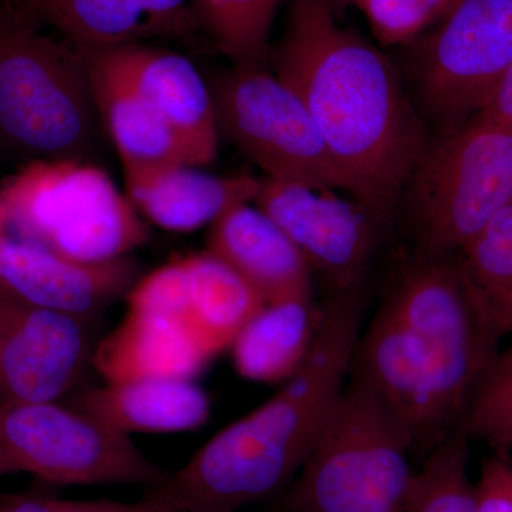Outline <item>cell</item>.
Listing matches in <instances>:
<instances>
[{
  "label": "cell",
  "mask_w": 512,
  "mask_h": 512,
  "mask_svg": "<svg viewBox=\"0 0 512 512\" xmlns=\"http://www.w3.org/2000/svg\"><path fill=\"white\" fill-rule=\"evenodd\" d=\"M505 336L457 255L416 256L360 333L349 377L429 453L463 423Z\"/></svg>",
  "instance_id": "cell-1"
},
{
  "label": "cell",
  "mask_w": 512,
  "mask_h": 512,
  "mask_svg": "<svg viewBox=\"0 0 512 512\" xmlns=\"http://www.w3.org/2000/svg\"><path fill=\"white\" fill-rule=\"evenodd\" d=\"M272 63L305 104L353 198L383 218L430 140L396 67L342 28L328 0L293 2Z\"/></svg>",
  "instance_id": "cell-2"
},
{
  "label": "cell",
  "mask_w": 512,
  "mask_h": 512,
  "mask_svg": "<svg viewBox=\"0 0 512 512\" xmlns=\"http://www.w3.org/2000/svg\"><path fill=\"white\" fill-rule=\"evenodd\" d=\"M363 322L362 286L333 292L295 375L218 431L151 493L180 512H239L291 487L345 390Z\"/></svg>",
  "instance_id": "cell-3"
},
{
  "label": "cell",
  "mask_w": 512,
  "mask_h": 512,
  "mask_svg": "<svg viewBox=\"0 0 512 512\" xmlns=\"http://www.w3.org/2000/svg\"><path fill=\"white\" fill-rule=\"evenodd\" d=\"M106 134L82 52L0 5V153L22 161H90Z\"/></svg>",
  "instance_id": "cell-4"
},
{
  "label": "cell",
  "mask_w": 512,
  "mask_h": 512,
  "mask_svg": "<svg viewBox=\"0 0 512 512\" xmlns=\"http://www.w3.org/2000/svg\"><path fill=\"white\" fill-rule=\"evenodd\" d=\"M409 429L366 386L350 379L301 473L288 512H406L414 470Z\"/></svg>",
  "instance_id": "cell-5"
},
{
  "label": "cell",
  "mask_w": 512,
  "mask_h": 512,
  "mask_svg": "<svg viewBox=\"0 0 512 512\" xmlns=\"http://www.w3.org/2000/svg\"><path fill=\"white\" fill-rule=\"evenodd\" d=\"M406 188L417 258L458 254L512 202V130L480 116L443 128Z\"/></svg>",
  "instance_id": "cell-6"
},
{
  "label": "cell",
  "mask_w": 512,
  "mask_h": 512,
  "mask_svg": "<svg viewBox=\"0 0 512 512\" xmlns=\"http://www.w3.org/2000/svg\"><path fill=\"white\" fill-rule=\"evenodd\" d=\"M0 197L20 238L79 261L124 258L150 238L127 194L92 161L23 165Z\"/></svg>",
  "instance_id": "cell-7"
},
{
  "label": "cell",
  "mask_w": 512,
  "mask_h": 512,
  "mask_svg": "<svg viewBox=\"0 0 512 512\" xmlns=\"http://www.w3.org/2000/svg\"><path fill=\"white\" fill-rule=\"evenodd\" d=\"M218 128L266 178L313 190L352 184L302 100L262 66H234L210 82Z\"/></svg>",
  "instance_id": "cell-8"
},
{
  "label": "cell",
  "mask_w": 512,
  "mask_h": 512,
  "mask_svg": "<svg viewBox=\"0 0 512 512\" xmlns=\"http://www.w3.org/2000/svg\"><path fill=\"white\" fill-rule=\"evenodd\" d=\"M0 448L13 473L52 484L154 488L170 474L128 434L57 402L0 403Z\"/></svg>",
  "instance_id": "cell-9"
},
{
  "label": "cell",
  "mask_w": 512,
  "mask_h": 512,
  "mask_svg": "<svg viewBox=\"0 0 512 512\" xmlns=\"http://www.w3.org/2000/svg\"><path fill=\"white\" fill-rule=\"evenodd\" d=\"M414 74L441 130L477 116L512 64V0H461L416 40Z\"/></svg>",
  "instance_id": "cell-10"
},
{
  "label": "cell",
  "mask_w": 512,
  "mask_h": 512,
  "mask_svg": "<svg viewBox=\"0 0 512 512\" xmlns=\"http://www.w3.org/2000/svg\"><path fill=\"white\" fill-rule=\"evenodd\" d=\"M254 204L288 235L333 292L362 286L382 217L332 190L262 178Z\"/></svg>",
  "instance_id": "cell-11"
},
{
  "label": "cell",
  "mask_w": 512,
  "mask_h": 512,
  "mask_svg": "<svg viewBox=\"0 0 512 512\" xmlns=\"http://www.w3.org/2000/svg\"><path fill=\"white\" fill-rule=\"evenodd\" d=\"M89 320L0 289V403L57 402L69 393L93 360Z\"/></svg>",
  "instance_id": "cell-12"
},
{
  "label": "cell",
  "mask_w": 512,
  "mask_h": 512,
  "mask_svg": "<svg viewBox=\"0 0 512 512\" xmlns=\"http://www.w3.org/2000/svg\"><path fill=\"white\" fill-rule=\"evenodd\" d=\"M83 55L143 97L183 141L192 164L207 167L217 158L221 134L211 86L190 59L146 43Z\"/></svg>",
  "instance_id": "cell-13"
},
{
  "label": "cell",
  "mask_w": 512,
  "mask_h": 512,
  "mask_svg": "<svg viewBox=\"0 0 512 512\" xmlns=\"http://www.w3.org/2000/svg\"><path fill=\"white\" fill-rule=\"evenodd\" d=\"M264 305L241 275L208 251L161 266L144 292L147 311L183 323L211 359L231 348Z\"/></svg>",
  "instance_id": "cell-14"
},
{
  "label": "cell",
  "mask_w": 512,
  "mask_h": 512,
  "mask_svg": "<svg viewBox=\"0 0 512 512\" xmlns=\"http://www.w3.org/2000/svg\"><path fill=\"white\" fill-rule=\"evenodd\" d=\"M134 259L84 262L23 238L0 244V289L39 308L92 319L127 296L138 279Z\"/></svg>",
  "instance_id": "cell-15"
},
{
  "label": "cell",
  "mask_w": 512,
  "mask_h": 512,
  "mask_svg": "<svg viewBox=\"0 0 512 512\" xmlns=\"http://www.w3.org/2000/svg\"><path fill=\"white\" fill-rule=\"evenodd\" d=\"M79 52H97L181 33L195 22L192 0H6Z\"/></svg>",
  "instance_id": "cell-16"
},
{
  "label": "cell",
  "mask_w": 512,
  "mask_h": 512,
  "mask_svg": "<svg viewBox=\"0 0 512 512\" xmlns=\"http://www.w3.org/2000/svg\"><path fill=\"white\" fill-rule=\"evenodd\" d=\"M191 164L124 170L126 194L141 217L171 232H192L214 224L237 205L254 202L261 178L220 177Z\"/></svg>",
  "instance_id": "cell-17"
},
{
  "label": "cell",
  "mask_w": 512,
  "mask_h": 512,
  "mask_svg": "<svg viewBox=\"0 0 512 512\" xmlns=\"http://www.w3.org/2000/svg\"><path fill=\"white\" fill-rule=\"evenodd\" d=\"M208 252L241 275L265 303L312 295V269L288 235L254 202L211 225Z\"/></svg>",
  "instance_id": "cell-18"
},
{
  "label": "cell",
  "mask_w": 512,
  "mask_h": 512,
  "mask_svg": "<svg viewBox=\"0 0 512 512\" xmlns=\"http://www.w3.org/2000/svg\"><path fill=\"white\" fill-rule=\"evenodd\" d=\"M211 360L190 329L177 319L127 309L119 325L97 343L92 365L104 383L144 377L195 380Z\"/></svg>",
  "instance_id": "cell-19"
},
{
  "label": "cell",
  "mask_w": 512,
  "mask_h": 512,
  "mask_svg": "<svg viewBox=\"0 0 512 512\" xmlns=\"http://www.w3.org/2000/svg\"><path fill=\"white\" fill-rule=\"evenodd\" d=\"M73 406L128 436L195 430L204 426L211 414L207 392L195 380L181 377H144L104 383L84 390Z\"/></svg>",
  "instance_id": "cell-20"
},
{
  "label": "cell",
  "mask_w": 512,
  "mask_h": 512,
  "mask_svg": "<svg viewBox=\"0 0 512 512\" xmlns=\"http://www.w3.org/2000/svg\"><path fill=\"white\" fill-rule=\"evenodd\" d=\"M322 315L312 295L265 303L232 342L239 376L251 382L284 383L311 352Z\"/></svg>",
  "instance_id": "cell-21"
},
{
  "label": "cell",
  "mask_w": 512,
  "mask_h": 512,
  "mask_svg": "<svg viewBox=\"0 0 512 512\" xmlns=\"http://www.w3.org/2000/svg\"><path fill=\"white\" fill-rule=\"evenodd\" d=\"M87 62V59H86ZM104 131L123 170L164 164H192L187 148L167 121L117 77L87 62Z\"/></svg>",
  "instance_id": "cell-22"
},
{
  "label": "cell",
  "mask_w": 512,
  "mask_h": 512,
  "mask_svg": "<svg viewBox=\"0 0 512 512\" xmlns=\"http://www.w3.org/2000/svg\"><path fill=\"white\" fill-rule=\"evenodd\" d=\"M282 0H192L195 22L234 66H262Z\"/></svg>",
  "instance_id": "cell-23"
},
{
  "label": "cell",
  "mask_w": 512,
  "mask_h": 512,
  "mask_svg": "<svg viewBox=\"0 0 512 512\" xmlns=\"http://www.w3.org/2000/svg\"><path fill=\"white\" fill-rule=\"evenodd\" d=\"M464 275L493 312L505 335L512 333V202L458 252Z\"/></svg>",
  "instance_id": "cell-24"
},
{
  "label": "cell",
  "mask_w": 512,
  "mask_h": 512,
  "mask_svg": "<svg viewBox=\"0 0 512 512\" xmlns=\"http://www.w3.org/2000/svg\"><path fill=\"white\" fill-rule=\"evenodd\" d=\"M470 437L458 427L431 448L414 471L406 512H476L474 483L468 476Z\"/></svg>",
  "instance_id": "cell-25"
},
{
  "label": "cell",
  "mask_w": 512,
  "mask_h": 512,
  "mask_svg": "<svg viewBox=\"0 0 512 512\" xmlns=\"http://www.w3.org/2000/svg\"><path fill=\"white\" fill-rule=\"evenodd\" d=\"M460 427L471 440H483L494 450H511L512 346L498 355Z\"/></svg>",
  "instance_id": "cell-26"
},
{
  "label": "cell",
  "mask_w": 512,
  "mask_h": 512,
  "mask_svg": "<svg viewBox=\"0 0 512 512\" xmlns=\"http://www.w3.org/2000/svg\"><path fill=\"white\" fill-rule=\"evenodd\" d=\"M461 0H363L373 35L384 46L409 45L439 26Z\"/></svg>",
  "instance_id": "cell-27"
},
{
  "label": "cell",
  "mask_w": 512,
  "mask_h": 512,
  "mask_svg": "<svg viewBox=\"0 0 512 512\" xmlns=\"http://www.w3.org/2000/svg\"><path fill=\"white\" fill-rule=\"evenodd\" d=\"M476 512H512V457L495 450L474 483Z\"/></svg>",
  "instance_id": "cell-28"
},
{
  "label": "cell",
  "mask_w": 512,
  "mask_h": 512,
  "mask_svg": "<svg viewBox=\"0 0 512 512\" xmlns=\"http://www.w3.org/2000/svg\"><path fill=\"white\" fill-rule=\"evenodd\" d=\"M56 512H180L154 493L136 503L114 500H56Z\"/></svg>",
  "instance_id": "cell-29"
},
{
  "label": "cell",
  "mask_w": 512,
  "mask_h": 512,
  "mask_svg": "<svg viewBox=\"0 0 512 512\" xmlns=\"http://www.w3.org/2000/svg\"><path fill=\"white\" fill-rule=\"evenodd\" d=\"M477 116L512 130V64L487 106Z\"/></svg>",
  "instance_id": "cell-30"
},
{
  "label": "cell",
  "mask_w": 512,
  "mask_h": 512,
  "mask_svg": "<svg viewBox=\"0 0 512 512\" xmlns=\"http://www.w3.org/2000/svg\"><path fill=\"white\" fill-rule=\"evenodd\" d=\"M2 512H56V500L50 498L19 497L9 501Z\"/></svg>",
  "instance_id": "cell-31"
},
{
  "label": "cell",
  "mask_w": 512,
  "mask_h": 512,
  "mask_svg": "<svg viewBox=\"0 0 512 512\" xmlns=\"http://www.w3.org/2000/svg\"><path fill=\"white\" fill-rule=\"evenodd\" d=\"M9 225L8 208H6L3 198L0 197V244H2L3 239L8 237V235H6V231H8Z\"/></svg>",
  "instance_id": "cell-32"
},
{
  "label": "cell",
  "mask_w": 512,
  "mask_h": 512,
  "mask_svg": "<svg viewBox=\"0 0 512 512\" xmlns=\"http://www.w3.org/2000/svg\"><path fill=\"white\" fill-rule=\"evenodd\" d=\"M363 0H328L330 8H332L335 15L338 16V13L342 12V10L350 8V6H359Z\"/></svg>",
  "instance_id": "cell-33"
},
{
  "label": "cell",
  "mask_w": 512,
  "mask_h": 512,
  "mask_svg": "<svg viewBox=\"0 0 512 512\" xmlns=\"http://www.w3.org/2000/svg\"><path fill=\"white\" fill-rule=\"evenodd\" d=\"M13 470L6 460L5 454H3L2 448H0V477L6 476V474H12Z\"/></svg>",
  "instance_id": "cell-34"
},
{
  "label": "cell",
  "mask_w": 512,
  "mask_h": 512,
  "mask_svg": "<svg viewBox=\"0 0 512 512\" xmlns=\"http://www.w3.org/2000/svg\"><path fill=\"white\" fill-rule=\"evenodd\" d=\"M0 512H2V511H0Z\"/></svg>",
  "instance_id": "cell-35"
}]
</instances>
